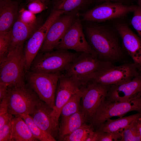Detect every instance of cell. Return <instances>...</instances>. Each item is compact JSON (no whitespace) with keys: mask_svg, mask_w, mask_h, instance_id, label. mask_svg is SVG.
I'll use <instances>...</instances> for the list:
<instances>
[{"mask_svg":"<svg viewBox=\"0 0 141 141\" xmlns=\"http://www.w3.org/2000/svg\"><path fill=\"white\" fill-rule=\"evenodd\" d=\"M135 123L141 137V116L135 120Z\"/></svg>","mask_w":141,"mask_h":141,"instance_id":"cell-36","label":"cell"},{"mask_svg":"<svg viewBox=\"0 0 141 141\" xmlns=\"http://www.w3.org/2000/svg\"></svg>","mask_w":141,"mask_h":141,"instance_id":"cell-40","label":"cell"},{"mask_svg":"<svg viewBox=\"0 0 141 141\" xmlns=\"http://www.w3.org/2000/svg\"><path fill=\"white\" fill-rule=\"evenodd\" d=\"M85 32L89 45L101 60L113 63L123 58L125 50L113 24H91L86 27Z\"/></svg>","mask_w":141,"mask_h":141,"instance_id":"cell-1","label":"cell"},{"mask_svg":"<svg viewBox=\"0 0 141 141\" xmlns=\"http://www.w3.org/2000/svg\"><path fill=\"white\" fill-rule=\"evenodd\" d=\"M86 120L83 111L79 110L69 116L62 118L59 130L58 137L60 140L64 137L69 134L80 127Z\"/></svg>","mask_w":141,"mask_h":141,"instance_id":"cell-19","label":"cell"},{"mask_svg":"<svg viewBox=\"0 0 141 141\" xmlns=\"http://www.w3.org/2000/svg\"><path fill=\"white\" fill-rule=\"evenodd\" d=\"M27 7L28 10L35 14L41 12L47 8L45 3L38 0L31 2Z\"/></svg>","mask_w":141,"mask_h":141,"instance_id":"cell-33","label":"cell"},{"mask_svg":"<svg viewBox=\"0 0 141 141\" xmlns=\"http://www.w3.org/2000/svg\"><path fill=\"white\" fill-rule=\"evenodd\" d=\"M98 133V141H120L121 133L110 132L96 130Z\"/></svg>","mask_w":141,"mask_h":141,"instance_id":"cell-31","label":"cell"},{"mask_svg":"<svg viewBox=\"0 0 141 141\" xmlns=\"http://www.w3.org/2000/svg\"><path fill=\"white\" fill-rule=\"evenodd\" d=\"M37 25L26 24L18 18L11 29V43L9 52L16 46L24 45V42L36 31Z\"/></svg>","mask_w":141,"mask_h":141,"instance_id":"cell-18","label":"cell"},{"mask_svg":"<svg viewBox=\"0 0 141 141\" xmlns=\"http://www.w3.org/2000/svg\"><path fill=\"white\" fill-rule=\"evenodd\" d=\"M62 73L47 74L28 71L25 74L28 86L40 99L52 109L55 105V94L58 83Z\"/></svg>","mask_w":141,"mask_h":141,"instance_id":"cell-6","label":"cell"},{"mask_svg":"<svg viewBox=\"0 0 141 141\" xmlns=\"http://www.w3.org/2000/svg\"><path fill=\"white\" fill-rule=\"evenodd\" d=\"M138 2V5L141 7V0H137Z\"/></svg>","mask_w":141,"mask_h":141,"instance_id":"cell-38","label":"cell"},{"mask_svg":"<svg viewBox=\"0 0 141 141\" xmlns=\"http://www.w3.org/2000/svg\"><path fill=\"white\" fill-rule=\"evenodd\" d=\"M81 99V90L73 96L62 108L61 115L62 118L69 116L79 110V104Z\"/></svg>","mask_w":141,"mask_h":141,"instance_id":"cell-25","label":"cell"},{"mask_svg":"<svg viewBox=\"0 0 141 141\" xmlns=\"http://www.w3.org/2000/svg\"><path fill=\"white\" fill-rule=\"evenodd\" d=\"M139 72L134 63L115 66L109 62L95 74L91 81L108 85H119L131 80Z\"/></svg>","mask_w":141,"mask_h":141,"instance_id":"cell-7","label":"cell"},{"mask_svg":"<svg viewBox=\"0 0 141 141\" xmlns=\"http://www.w3.org/2000/svg\"><path fill=\"white\" fill-rule=\"evenodd\" d=\"M133 12L131 24L141 38V7L139 5H136Z\"/></svg>","mask_w":141,"mask_h":141,"instance_id":"cell-30","label":"cell"},{"mask_svg":"<svg viewBox=\"0 0 141 141\" xmlns=\"http://www.w3.org/2000/svg\"><path fill=\"white\" fill-rule=\"evenodd\" d=\"M139 71L141 72V67H140L139 68Z\"/></svg>","mask_w":141,"mask_h":141,"instance_id":"cell-39","label":"cell"},{"mask_svg":"<svg viewBox=\"0 0 141 141\" xmlns=\"http://www.w3.org/2000/svg\"><path fill=\"white\" fill-rule=\"evenodd\" d=\"M136 5H128L122 3L106 2L99 4L82 13L83 21L96 22L122 18L134 10Z\"/></svg>","mask_w":141,"mask_h":141,"instance_id":"cell-9","label":"cell"},{"mask_svg":"<svg viewBox=\"0 0 141 141\" xmlns=\"http://www.w3.org/2000/svg\"><path fill=\"white\" fill-rule=\"evenodd\" d=\"M18 18L23 22L30 25L37 24V19L35 15L32 12L24 8H22L19 12Z\"/></svg>","mask_w":141,"mask_h":141,"instance_id":"cell-29","label":"cell"},{"mask_svg":"<svg viewBox=\"0 0 141 141\" xmlns=\"http://www.w3.org/2000/svg\"><path fill=\"white\" fill-rule=\"evenodd\" d=\"M132 111L141 112V96L125 101L109 102L104 100L97 110L91 125L98 127L109 119L122 117Z\"/></svg>","mask_w":141,"mask_h":141,"instance_id":"cell-8","label":"cell"},{"mask_svg":"<svg viewBox=\"0 0 141 141\" xmlns=\"http://www.w3.org/2000/svg\"><path fill=\"white\" fill-rule=\"evenodd\" d=\"M135 120L122 131L120 141H141V137L136 125Z\"/></svg>","mask_w":141,"mask_h":141,"instance_id":"cell-27","label":"cell"},{"mask_svg":"<svg viewBox=\"0 0 141 141\" xmlns=\"http://www.w3.org/2000/svg\"><path fill=\"white\" fill-rule=\"evenodd\" d=\"M19 116L23 119L31 133L38 140L41 141H56L54 138L40 128L35 123L30 115L23 114Z\"/></svg>","mask_w":141,"mask_h":141,"instance_id":"cell-23","label":"cell"},{"mask_svg":"<svg viewBox=\"0 0 141 141\" xmlns=\"http://www.w3.org/2000/svg\"><path fill=\"white\" fill-rule=\"evenodd\" d=\"M141 116V112L129 116L121 117L114 120L108 119L101 124L98 130L103 132L121 133L126 127L138 118Z\"/></svg>","mask_w":141,"mask_h":141,"instance_id":"cell-20","label":"cell"},{"mask_svg":"<svg viewBox=\"0 0 141 141\" xmlns=\"http://www.w3.org/2000/svg\"><path fill=\"white\" fill-rule=\"evenodd\" d=\"M11 29L8 31L0 33V62L8 54L10 46Z\"/></svg>","mask_w":141,"mask_h":141,"instance_id":"cell-26","label":"cell"},{"mask_svg":"<svg viewBox=\"0 0 141 141\" xmlns=\"http://www.w3.org/2000/svg\"><path fill=\"white\" fill-rule=\"evenodd\" d=\"M0 103V128L13 118V115L8 111V103L7 96L2 100Z\"/></svg>","mask_w":141,"mask_h":141,"instance_id":"cell-28","label":"cell"},{"mask_svg":"<svg viewBox=\"0 0 141 141\" xmlns=\"http://www.w3.org/2000/svg\"><path fill=\"white\" fill-rule=\"evenodd\" d=\"M24 45L11 49L0 62V82L12 87L24 83L25 69Z\"/></svg>","mask_w":141,"mask_h":141,"instance_id":"cell-3","label":"cell"},{"mask_svg":"<svg viewBox=\"0 0 141 141\" xmlns=\"http://www.w3.org/2000/svg\"><path fill=\"white\" fill-rule=\"evenodd\" d=\"M38 139L31 133L27 125L20 116H15L13 120L10 141H36Z\"/></svg>","mask_w":141,"mask_h":141,"instance_id":"cell-21","label":"cell"},{"mask_svg":"<svg viewBox=\"0 0 141 141\" xmlns=\"http://www.w3.org/2000/svg\"><path fill=\"white\" fill-rule=\"evenodd\" d=\"M78 55L63 49L38 53L29 70L33 72L47 74L63 73Z\"/></svg>","mask_w":141,"mask_h":141,"instance_id":"cell-4","label":"cell"},{"mask_svg":"<svg viewBox=\"0 0 141 141\" xmlns=\"http://www.w3.org/2000/svg\"><path fill=\"white\" fill-rule=\"evenodd\" d=\"M79 13L72 11L60 15L50 27L40 49L41 52L53 51L72 25Z\"/></svg>","mask_w":141,"mask_h":141,"instance_id":"cell-11","label":"cell"},{"mask_svg":"<svg viewBox=\"0 0 141 141\" xmlns=\"http://www.w3.org/2000/svg\"><path fill=\"white\" fill-rule=\"evenodd\" d=\"M8 89V86L7 85L0 82V101L7 96Z\"/></svg>","mask_w":141,"mask_h":141,"instance_id":"cell-34","label":"cell"},{"mask_svg":"<svg viewBox=\"0 0 141 141\" xmlns=\"http://www.w3.org/2000/svg\"><path fill=\"white\" fill-rule=\"evenodd\" d=\"M110 86L91 81L81 89L83 111L86 120L92 121L105 100Z\"/></svg>","mask_w":141,"mask_h":141,"instance_id":"cell-10","label":"cell"},{"mask_svg":"<svg viewBox=\"0 0 141 141\" xmlns=\"http://www.w3.org/2000/svg\"><path fill=\"white\" fill-rule=\"evenodd\" d=\"M113 24L119 34L124 50L131 56L139 69L141 67V38L125 22L116 21Z\"/></svg>","mask_w":141,"mask_h":141,"instance_id":"cell-14","label":"cell"},{"mask_svg":"<svg viewBox=\"0 0 141 141\" xmlns=\"http://www.w3.org/2000/svg\"><path fill=\"white\" fill-rule=\"evenodd\" d=\"M108 63L96 55L81 52L62 73L79 87L84 86L91 81L95 74Z\"/></svg>","mask_w":141,"mask_h":141,"instance_id":"cell-2","label":"cell"},{"mask_svg":"<svg viewBox=\"0 0 141 141\" xmlns=\"http://www.w3.org/2000/svg\"><path fill=\"white\" fill-rule=\"evenodd\" d=\"M18 5L10 0H2L0 4V33L10 30L18 13Z\"/></svg>","mask_w":141,"mask_h":141,"instance_id":"cell-17","label":"cell"},{"mask_svg":"<svg viewBox=\"0 0 141 141\" xmlns=\"http://www.w3.org/2000/svg\"><path fill=\"white\" fill-rule=\"evenodd\" d=\"M95 1L100 4L106 2H111L120 3L125 5H133L132 4V2L133 0H95Z\"/></svg>","mask_w":141,"mask_h":141,"instance_id":"cell-35","label":"cell"},{"mask_svg":"<svg viewBox=\"0 0 141 141\" xmlns=\"http://www.w3.org/2000/svg\"><path fill=\"white\" fill-rule=\"evenodd\" d=\"M95 0H57L54 9L63 11L64 13L72 11H79L89 8Z\"/></svg>","mask_w":141,"mask_h":141,"instance_id":"cell-22","label":"cell"},{"mask_svg":"<svg viewBox=\"0 0 141 141\" xmlns=\"http://www.w3.org/2000/svg\"><path fill=\"white\" fill-rule=\"evenodd\" d=\"M13 118L0 128V141H10Z\"/></svg>","mask_w":141,"mask_h":141,"instance_id":"cell-32","label":"cell"},{"mask_svg":"<svg viewBox=\"0 0 141 141\" xmlns=\"http://www.w3.org/2000/svg\"><path fill=\"white\" fill-rule=\"evenodd\" d=\"M8 88L9 113L15 116L31 115L39 99L36 93L25 83Z\"/></svg>","mask_w":141,"mask_h":141,"instance_id":"cell-5","label":"cell"},{"mask_svg":"<svg viewBox=\"0 0 141 141\" xmlns=\"http://www.w3.org/2000/svg\"><path fill=\"white\" fill-rule=\"evenodd\" d=\"M55 49H70L97 56L85 37L79 14Z\"/></svg>","mask_w":141,"mask_h":141,"instance_id":"cell-12","label":"cell"},{"mask_svg":"<svg viewBox=\"0 0 141 141\" xmlns=\"http://www.w3.org/2000/svg\"><path fill=\"white\" fill-rule=\"evenodd\" d=\"M31 1H31H36V0H38V1H40L44 3H45V2L46 1V0H30Z\"/></svg>","mask_w":141,"mask_h":141,"instance_id":"cell-37","label":"cell"},{"mask_svg":"<svg viewBox=\"0 0 141 141\" xmlns=\"http://www.w3.org/2000/svg\"><path fill=\"white\" fill-rule=\"evenodd\" d=\"M141 96V72L131 80L110 85L105 100L109 102L130 100Z\"/></svg>","mask_w":141,"mask_h":141,"instance_id":"cell-15","label":"cell"},{"mask_svg":"<svg viewBox=\"0 0 141 141\" xmlns=\"http://www.w3.org/2000/svg\"><path fill=\"white\" fill-rule=\"evenodd\" d=\"M91 125L84 124L70 134L63 137L61 140L64 141H86L90 135L94 131Z\"/></svg>","mask_w":141,"mask_h":141,"instance_id":"cell-24","label":"cell"},{"mask_svg":"<svg viewBox=\"0 0 141 141\" xmlns=\"http://www.w3.org/2000/svg\"><path fill=\"white\" fill-rule=\"evenodd\" d=\"M58 81L55 105L51 113L54 126L57 129L62 108L73 96L81 90L75 82L62 73Z\"/></svg>","mask_w":141,"mask_h":141,"instance_id":"cell-13","label":"cell"},{"mask_svg":"<svg viewBox=\"0 0 141 141\" xmlns=\"http://www.w3.org/2000/svg\"><path fill=\"white\" fill-rule=\"evenodd\" d=\"M52 109L39 99L30 115L35 123L42 130L55 138L57 129L55 127L51 115Z\"/></svg>","mask_w":141,"mask_h":141,"instance_id":"cell-16","label":"cell"}]
</instances>
